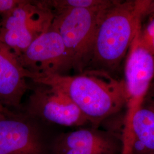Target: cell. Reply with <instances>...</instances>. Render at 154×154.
<instances>
[{
    "label": "cell",
    "instance_id": "obj_1",
    "mask_svg": "<svg viewBox=\"0 0 154 154\" xmlns=\"http://www.w3.org/2000/svg\"><path fill=\"white\" fill-rule=\"evenodd\" d=\"M153 1H112L100 11L86 66L109 72L128 53L143 16L150 13Z\"/></svg>",
    "mask_w": 154,
    "mask_h": 154
},
{
    "label": "cell",
    "instance_id": "obj_2",
    "mask_svg": "<svg viewBox=\"0 0 154 154\" xmlns=\"http://www.w3.org/2000/svg\"><path fill=\"white\" fill-rule=\"evenodd\" d=\"M31 79L65 94L94 128H98L105 119L126 107L125 81L114 79L107 72L88 70L72 76L43 74L33 75Z\"/></svg>",
    "mask_w": 154,
    "mask_h": 154
},
{
    "label": "cell",
    "instance_id": "obj_3",
    "mask_svg": "<svg viewBox=\"0 0 154 154\" xmlns=\"http://www.w3.org/2000/svg\"><path fill=\"white\" fill-rule=\"evenodd\" d=\"M54 16L42 1L21 0L0 23V41L19 57L47 32Z\"/></svg>",
    "mask_w": 154,
    "mask_h": 154
},
{
    "label": "cell",
    "instance_id": "obj_4",
    "mask_svg": "<svg viewBox=\"0 0 154 154\" xmlns=\"http://www.w3.org/2000/svg\"><path fill=\"white\" fill-rule=\"evenodd\" d=\"M104 9L73 8L54 16L51 26L61 35L70 69L82 72L86 68L99 14Z\"/></svg>",
    "mask_w": 154,
    "mask_h": 154
},
{
    "label": "cell",
    "instance_id": "obj_5",
    "mask_svg": "<svg viewBox=\"0 0 154 154\" xmlns=\"http://www.w3.org/2000/svg\"><path fill=\"white\" fill-rule=\"evenodd\" d=\"M136 34L128 51L125 69L126 112L124 119L122 139L130 131L133 116L149 93L154 80V55L140 42Z\"/></svg>",
    "mask_w": 154,
    "mask_h": 154
},
{
    "label": "cell",
    "instance_id": "obj_6",
    "mask_svg": "<svg viewBox=\"0 0 154 154\" xmlns=\"http://www.w3.org/2000/svg\"><path fill=\"white\" fill-rule=\"evenodd\" d=\"M30 95L26 115L58 125L80 127L90 124L81 111L65 94L37 84Z\"/></svg>",
    "mask_w": 154,
    "mask_h": 154
},
{
    "label": "cell",
    "instance_id": "obj_7",
    "mask_svg": "<svg viewBox=\"0 0 154 154\" xmlns=\"http://www.w3.org/2000/svg\"><path fill=\"white\" fill-rule=\"evenodd\" d=\"M33 118L13 111L0 115V154H47L48 147Z\"/></svg>",
    "mask_w": 154,
    "mask_h": 154
},
{
    "label": "cell",
    "instance_id": "obj_8",
    "mask_svg": "<svg viewBox=\"0 0 154 154\" xmlns=\"http://www.w3.org/2000/svg\"><path fill=\"white\" fill-rule=\"evenodd\" d=\"M17 57L22 67L32 73V77L43 74H62L70 69L62 39L51 26Z\"/></svg>",
    "mask_w": 154,
    "mask_h": 154
},
{
    "label": "cell",
    "instance_id": "obj_9",
    "mask_svg": "<svg viewBox=\"0 0 154 154\" xmlns=\"http://www.w3.org/2000/svg\"><path fill=\"white\" fill-rule=\"evenodd\" d=\"M51 151L52 154H122V135L98 128H82L58 136Z\"/></svg>",
    "mask_w": 154,
    "mask_h": 154
},
{
    "label": "cell",
    "instance_id": "obj_10",
    "mask_svg": "<svg viewBox=\"0 0 154 154\" xmlns=\"http://www.w3.org/2000/svg\"><path fill=\"white\" fill-rule=\"evenodd\" d=\"M32 76L15 53L0 41V103L6 108L20 109L22 98L29 89L26 79Z\"/></svg>",
    "mask_w": 154,
    "mask_h": 154
},
{
    "label": "cell",
    "instance_id": "obj_11",
    "mask_svg": "<svg viewBox=\"0 0 154 154\" xmlns=\"http://www.w3.org/2000/svg\"><path fill=\"white\" fill-rule=\"evenodd\" d=\"M123 154H154V94L148 93L123 140Z\"/></svg>",
    "mask_w": 154,
    "mask_h": 154
},
{
    "label": "cell",
    "instance_id": "obj_12",
    "mask_svg": "<svg viewBox=\"0 0 154 154\" xmlns=\"http://www.w3.org/2000/svg\"><path fill=\"white\" fill-rule=\"evenodd\" d=\"M45 5L55 16L62 11L73 8L104 9L111 2L107 0H57L42 1Z\"/></svg>",
    "mask_w": 154,
    "mask_h": 154
},
{
    "label": "cell",
    "instance_id": "obj_13",
    "mask_svg": "<svg viewBox=\"0 0 154 154\" xmlns=\"http://www.w3.org/2000/svg\"><path fill=\"white\" fill-rule=\"evenodd\" d=\"M139 38L143 46L154 55V17L139 33Z\"/></svg>",
    "mask_w": 154,
    "mask_h": 154
},
{
    "label": "cell",
    "instance_id": "obj_14",
    "mask_svg": "<svg viewBox=\"0 0 154 154\" xmlns=\"http://www.w3.org/2000/svg\"><path fill=\"white\" fill-rule=\"evenodd\" d=\"M21 0H0V15L4 16L11 11Z\"/></svg>",
    "mask_w": 154,
    "mask_h": 154
},
{
    "label": "cell",
    "instance_id": "obj_15",
    "mask_svg": "<svg viewBox=\"0 0 154 154\" xmlns=\"http://www.w3.org/2000/svg\"><path fill=\"white\" fill-rule=\"evenodd\" d=\"M11 111L9 110L8 108H6L5 107H4L0 103V115L2 114H7Z\"/></svg>",
    "mask_w": 154,
    "mask_h": 154
},
{
    "label": "cell",
    "instance_id": "obj_16",
    "mask_svg": "<svg viewBox=\"0 0 154 154\" xmlns=\"http://www.w3.org/2000/svg\"><path fill=\"white\" fill-rule=\"evenodd\" d=\"M149 92L150 93L154 94V80L153 81V82H152L151 86V88H149Z\"/></svg>",
    "mask_w": 154,
    "mask_h": 154
},
{
    "label": "cell",
    "instance_id": "obj_17",
    "mask_svg": "<svg viewBox=\"0 0 154 154\" xmlns=\"http://www.w3.org/2000/svg\"><path fill=\"white\" fill-rule=\"evenodd\" d=\"M150 13L152 14V17H154V1L153 2V4H152V8H151Z\"/></svg>",
    "mask_w": 154,
    "mask_h": 154
},
{
    "label": "cell",
    "instance_id": "obj_18",
    "mask_svg": "<svg viewBox=\"0 0 154 154\" xmlns=\"http://www.w3.org/2000/svg\"></svg>",
    "mask_w": 154,
    "mask_h": 154
}]
</instances>
